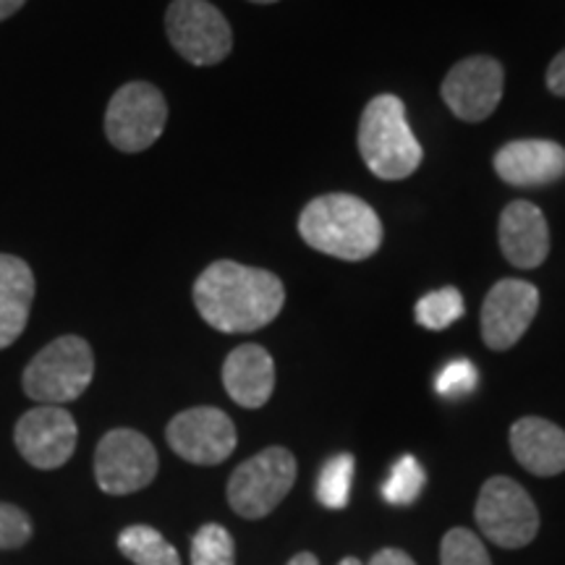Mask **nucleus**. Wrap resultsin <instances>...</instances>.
<instances>
[{
    "instance_id": "16",
    "label": "nucleus",
    "mask_w": 565,
    "mask_h": 565,
    "mask_svg": "<svg viewBox=\"0 0 565 565\" xmlns=\"http://www.w3.org/2000/svg\"><path fill=\"white\" fill-rule=\"evenodd\" d=\"M223 385L238 406L263 408L275 391V362L257 343L238 345L223 364Z\"/></svg>"
},
{
    "instance_id": "24",
    "label": "nucleus",
    "mask_w": 565,
    "mask_h": 565,
    "mask_svg": "<svg viewBox=\"0 0 565 565\" xmlns=\"http://www.w3.org/2000/svg\"><path fill=\"white\" fill-rule=\"evenodd\" d=\"M440 563L443 565H492L490 553H487L484 542L479 540L469 529H450L443 536L440 545Z\"/></svg>"
},
{
    "instance_id": "19",
    "label": "nucleus",
    "mask_w": 565,
    "mask_h": 565,
    "mask_svg": "<svg viewBox=\"0 0 565 565\" xmlns=\"http://www.w3.org/2000/svg\"><path fill=\"white\" fill-rule=\"evenodd\" d=\"M118 550L134 565H181V557L158 529L137 524L126 526L118 536Z\"/></svg>"
},
{
    "instance_id": "4",
    "label": "nucleus",
    "mask_w": 565,
    "mask_h": 565,
    "mask_svg": "<svg viewBox=\"0 0 565 565\" xmlns=\"http://www.w3.org/2000/svg\"><path fill=\"white\" fill-rule=\"evenodd\" d=\"M95 377V356L79 335H61L47 343L24 370V391L40 406L76 401Z\"/></svg>"
},
{
    "instance_id": "32",
    "label": "nucleus",
    "mask_w": 565,
    "mask_h": 565,
    "mask_svg": "<svg viewBox=\"0 0 565 565\" xmlns=\"http://www.w3.org/2000/svg\"><path fill=\"white\" fill-rule=\"evenodd\" d=\"M252 3H263L265 6V3H278V0H252Z\"/></svg>"
},
{
    "instance_id": "3",
    "label": "nucleus",
    "mask_w": 565,
    "mask_h": 565,
    "mask_svg": "<svg viewBox=\"0 0 565 565\" xmlns=\"http://www.w3.org/2000/svg\"><path fill=\"white\" fill-rule=\"evenodd\" d=\"M359 152L383 181L408 179L422 162V145L406 121V105L395 95H377L359 121Z\"/></svg>"
},
{
    "instance_id": "28",
    "label": "nucleus",
    "mask_w": 565,
    "mask_h": 565,
    "mask_svg": "<svg viewBox=\"0 0 565 565\" xmlns=\"http://www.w3.org/2000/svg\"><path fill=\"white\" fill-rule=\"evenodd\" d=\"M366 565H416V563H414L412 555L404 553V550L385 547V550H380V553L374 555Z\"/></svg>"
},
{
    "instance_id": "6",
    "label": "nucleus",
    "mask_w": 565,
    "mask_h": 565,
    "mask_svg": "<svg viewBox=\"0 0 565 565\" xmlns=\"http://www.w3.org/2000/svg\"><path fill=\"white\" fill-rule=\"evenodd\" d=\"M477 526L498 547H526L540 532V511L519 482L508 477L487 479L475 508Z\"/></svg>"
},
{
    "instance_id": "25",
    "label": "nucleus",
    "mask_w": 565,
    "mask_h": 565,
    "mask_svg": "<svg viewBox=\"0 0 565 565\" xmlns=\"http://www.w3.org/2000/svg\"><path fill=\"white\" fill-rule=\"evenodd\" d=\"M479 383L477 366L469 359H456V362L445 364L440 374H437L435 387L443 398H463L475 391Z\"/></svg>"
},
{
    "instance_id": "21",
    "label": "nucleus",
    "mask_w": 565,
    "mask_h": 565,
    "mask_svg": "<svg viewBox=\"0 0 565 565\" xmlns=\"http://www.w3.org/2000/svg\"><path fill=\"white\" fill-rule=\"evenodd\" d=\"M463 296L458 288L445 286L440 291L422 296L416 301V322L427 330H445L463 315Z\"/></svg>"
},
{
    "instance_id": "10",
    "label": "nucleus",
    "mask_w": 565,
    "mask_h": 565,
    "mask_svg": "<svg viewBox=\"0 0 565 565\" xmlns=\"http://www.w3.org/2000/svg\"><path fill=\"white\" fill-rule=\"evenodd\" d=\"M168 445L183 461L217 466L236 450L238 435L231 416L212 406L186 408L168 424Z\"/></svg>"
},
{
    "instance_id": "14",
    "label": "nucleus",
    "mask_w": 565,
    "mask_h": 565,
    "mask_svg": "<svg viewBox=\"0 0 565 565\" xmlns=\"http://www.w3.org/2000/svg\"><path fill=\"white\" fill-rule=\"evenodd\" d=\"M494 173L511 186H550L565 175V147L550 139L511 141L494 154Z\"/></svg>"
},
{
    "instance_id": "20",
    "label": "nucleus",
    "mask_w": 565,
    "mask_h": 565,
    "mask_svg": "<svg viewBox=\"0 0 565 565\" xmlns=\"http://www.w3.org/2000/svg\"><path fill=\"white\" fill-rule=\"evenodd\" d=\"M353 456L338 454L322 466L320 479H317V498L330 511H343L349 505L351 484H353Z\"/></svg>"
},
{
    "instance_id": "30",
    "label": "nucleus",
    "mask_w": 565,
    "mask_h": 565,
    "mask_svg": "<svg viewBox=\"0 0 565 565\" xmlns=\"http://www.w3.org/2000/svg\"><path fill=\"white\" fill-rule=\"evenodd\" d=\"M288 565H320V561H317L312 553H299L288 561Z\"/></svg>"
},
{
    "instance_id": "23",
    "label": "nucleus",
    "mask_w": 565,
    "mask_h": 565,
    "mask_svg": "<svg viewBox=\"0 0 565 565\" xmlns=\"http://www.w3.org/2000/svg\"><path fill=\"white\" fill-rule=\"evenodd\" d=\"M192 565H236V545L228 529L204 524L192 540Z\"/></svg>"
},
{
    "instance_id": "18",
    "label": "nucleus",
    "mask_w": 565,
    "mask_h": 565,
    "mask_svg": "<svg viewBox=\"0 0 565 565\" xmlns=\"http://www.w3.org/2000/svg\"><path fill=\"white\" fill-rule=\"evenodd\" d=\"M34 291L32 267L13 254H0V349H9L24 333Z\"/></svg>"
},
{
    "instance_id": "5",
    "label": "nucleus",
    "mask_w": 565,
    "mask_h": 565,
    "mask_svg": "<svg viewBox=\"0 0 565 565\" xmlns=\"http://www.w3.org/2000/svg\"><path fill=\"white\" fill-rule=\"evenodd\" d=\"M296 482V458L286 448H265L246 458L228 479V503L242 519H265Z\"/></svg>"
},
{
    "instance_id": "29",
    "label": "nucleus",
    "mask_w": 565,
    "mask_h": 565,
    "mask_svg": "<svg viewBox=\"0 0 565 565\" xmlns=\"http://www.w3.org/2000/svg\"><path fill=\"white\" fill-rule=\"evenodd\" d=\"M26 0H0V21L11 19L13 13L21 11V6H24Z\"/></svg>"
},
{
    "instance_id": "9",
    "label": "nucleus",
    "mask_w": 565,
    "mask_h": 565,
    "mask_svg": "<svg viewBox=\"0 0 565 565\" xmlns=\"http://www.w3.org/2000/svg\"><path fill=\"white\" fill-rule=\"evenodd\" d=\"M158 475V450L137 429H113L97 443L95 479L108 494H131L152 484Z\"/></svg>"
},
{
    "instance_id": "27",
    "label": "nucleus",
    "mask_w": 565,
    "mask_h": 565,
    "mask_svg": "<svg viewBox=\"0 0 565 565\" xmlns=\"http://www.w3.org/2000/svg\"><path fill=\"white\" fill-rule=\"evenodd\" d=\"M547 89L557 97H565V51H561L547 68Z\"/></svg>"
},
{
    "instance_id": "12",
    "label": "nucleus",
    "mask_w": 565,
    "mask_h": 565,
    "mask_svg": "<svg viewBox=\"0 0 565 565\" xmlns=\"http://www.w3.org/2000/svg\"><path fill=\"white\" fill-rule=\"evenodd\" d=\"M13 440L26 463L51 471L74 456L79 427L63 406H38L17 422Z\"/></svg>"
},
{
    "instance_id": "13",
    "label": "nucleus",
    "mask_w": 565,
    "mask_h": 565,
    "mask_svg": "<svg viewBox=\"0 0 565 565\" xmlns=\"http://www.w3.org/2000/svg\"><path fill=\"white\" fill-rule=\"evenodd\" d=\"M540 309V291L526 280L494 282L482 303V338L487 349L508 351L524 338Z\"/></svg>"
},
{
    "instance_id": "8",
    "label": "nucleus",
    "mask_w": 565,
    "mask_h": 565,
    "mask_svg": "<svg viewBox=\"0 0 565 565\" xmlns=\"http://www.w3.org/2000/svg\"><path fill=\"white\" fill-rule=\"evenodd\" d=\"M166 32L175 53L194 66H215L231 55L228 19L207 0H173L166 11Z\"/></svg>"
},
{
    "instance_id": "1",
    "label": "nucleus",
    "mask_w": 565,
    "mask_h": 565,
    "mask_svg": "<svg viewBox=\"0 0 565 565\" xmlns=\"http://www.w3.org/2000/svg\"><path fill=\"white\" fill-rule=\"evenodd\" d=\"M194 303L210 328L221 333H254L280 315L286 291L270 270L221 259L196 278Z\"/></svg>"
},
{
    "instance_id": "2",
    "label": "nucleus",
    "mask_w": 565,
    "mask_h": 565,
    "mask_svg": "<svg viewBox=\"0 0 565 565\" xmlns=\"http://www.w3.org/2000/svg\"><path fill=\"white\" fill-rule=\"evenodd\" d=\"M299 233L312 249L345 263H362L383 244L377 212L359 196L324 194L303 207Z\"/></svg>"
},
{
    "instance_id": "22",
    "label": "nucleus",
    "mask_w": 565,
    "mask_h": 565,
    "mask_svg": "<svg viewBox=\"0 0 565 565\" xmlns=\"http://www.w3.org/2000/svg\"><path fill=\"white\" fill-rule=\"evenodd\" d=\"M427 482L422 463L414 456H401L383 484V498L391 505H412Z\"/></svg>"
},
{
    "instance_id": "11",
    "label": "nucleus",
    "mask_w": 565,
    "mask_h": 565,
    "mask_svg": "<svg viewBox=\"0 0 565 565\" xmlns=\"http://www.w3.org/2000/svg\"><path fill=\"white\" fill-rule=\"evenodd\" d=\"M505 87V71L490 55H471L458 61L443 82L445 105L466 124L490 118L500 105Z\"/></svg>"
},
{
    "instance_id": "26",
    "label": "nucleus",
    "mask_w": 565,
    "mask_h": 565,
    "mask_svg": "<svg viewBox=\"0 0 565 565\" xmlns=\"http://www.w3.org/2000/svg\"><path fill=\"white\" fill-rule=\"evenodd\" d=\"M32 536V521L21 508L0 503V550H17Z\"/></svg>"
},
{
    "instance_id": "15",
    "label": "nucleus",
    "mask_w": 565,
    "mask_h": 565,
    "mask_svg": "<svg viewBox=\"0 0 565 565\" xmlns=\"http://www.w3.org/2000/svg\"><path fill=\"white\" fill-rule=\"evenodd\" d=\"M503 257L519 270H534L550 254V228L542 210L532 202H511L498 225Z\"/></svg>"
},
{
    "instance_id": "7",
    "label": "nucleus",
    "mask_w": 565,
    "mask_h": 565,
    "mask_svg": "<svg viewBox=\"0 0 565 565\" xmlns=\"http://www.w3.org/2000/svg\"><path fill=\"white\" fill-rule=\"evenodd\" d=\"M168 124V103L150 82H129L110 97L105 134L121 152H145L160 139Z\"/></svg>"
},
{
    "instance_id": "31",
    "label": "nucleus",
    "mask_w": 565,
    "mask_h": 565,
    "mask_svg": "<svg viewBox=\"0 0 565 565\" xmlns=\"http://www.w3.org/2000/svg\"><path fill=\"white\" fill-rule=\"evenodd\" d=\"M338 565H362V561H356V557H345V561H341Z\"/></svg>"
},
{
    "instance_id": "17",
    "label": "nucleus",
    "mask_w": 565,
    "mask_h": 565,
    "mask_svg": "<svg viewBox=\"0 0 565 565\" xmlns=\"http://www.w3.org/2000/svg\"><path fill=\"white\" fill-rule=\"evenodd\" d=\"M511 448L529 475L555 477L565 471V433L542 416H524L513 424Z\"/></svg>"
}]
</instances>
